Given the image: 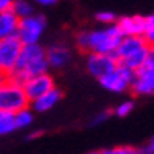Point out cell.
Returning a JSON list of instances; mask_svg holds the SVG:
<instances>
[{"label":"cell","instance_id":"obj_1","mask_svg":"<svg viewBox=\"0 0 154 154\" xmlns=\"http://www.w3.org/2000/svg\"><path fill=\"white\" fill-rule=\"evenodd\" d=\"M47 61H46V49L41 44L22 46L16 61L14 69L6 75L10 80L24 85L25 80L47 72Z\"/></svg>","mask_w":154,"mask_h":154},{"label":"cell","instance_id":"obj_2","mask_svg":"<svg viewBox=\"0 0 154 154\" xmlns=\"http://www.w3.org/2000/svg\"><path fill=\"white\" fill-rule=\"evenodd\" d=\"M152 46L148 44L142 36H126L116 46L113 57L116 58L118 65L124 66L129 71H137L140 66H143L146 60L152 57Z\"/></svg>","mask_w":154,"mask_h":154},{"label":"cell","instance_id":"obj_3","mask_svg":"<svg viewBox=\"0 0 154 154\" xmlns=\"http://www.w3.org/2000/svg\"><path fill=\"white\" fill-rule=\"evenodd\" d=\"M123 39L116 25H110L101 30H83L75 36V43L80 51L88 54H113L116 46Z\"/></svg>","mask_w":154,"mask_h":154},{"label":"cell","instance_id":"obj_4","mask_svg":"<svg viewBox=\"0 0 154 154\" xmlns=\"http://www.w3.org/2000/svg\"><path fill=\"white\" fill-rule=\"evenodd\" d=\"M27 107H30V101L27 99L22 85L6 77V80L0 83V110L17 113Z\"/></svg>","mask_w":154,"mask_h":154},{"label":"cell","instance_id":"obj_5","mask_svg":"<svg viewBox=\"0 0 154 154\" xmlns=\"http://www.w3.org/2000/svg\"><path fill=\"white\" fill-rule=\"evenodd\" d=\"M47 20L43 14H32L29 17L19 19L16 38L22 46L39 44V39L46 30Z\"/></svg>","mask_w":154,"mask_h":154},{"label":"cell","instance_id":"obj_6","mask_svg":"<svg viewBox=\"0 0 154 154\" xmlns=\"http://www.w3.org/2000/svg\"><path fill=\"white\" fill-rule=\"evenodd\" d=\"M129 90L135 96H149L154 93V55L146 60L143 66L132 72Z\"/></svg>","mask_w":154,"mask_h":154},{"label":"cell","instance_id":"obj_7","mask_svg":"<svg viewBox=\"0 0 154 154\" xmlns=\"http://www.w3.org/2000/svg\"><path fill=\"white\" fill-rule=\"evenodd\" d=\"M22 44L16 36L0 39V72L8 75L16 66Z\"/></svg>","mask_w":154,"mask_h":154},{"label":"cell","instance_id":"obj_8","mask_svg":"<svg viewBox=\"0 0 154 154\" xmlns=\"http://www.w3.org/2000/svg\"><path fill=\"white\" fill-rule=\"evenodd\" d=\"M131 82H132V71H129V69H126L124 66H120V65L110 74L99 79L101 87L112 93H123L126 90H129Z\"/></svg>","mask_w":154,"mask_h":154},{"label":"cell","instance_id":"obj_9","mask_svg":"<svg viewBox=\"0 0 154 154\" xmlns=\"http://www.w3.org/2000/svg\"><path fill=\"white\" fill-rule=\"evenodd\" d=\"M118 66V61L113 54H88L87 57V69L97 80L104 75L110 74Z\"/></svg>","mask_w":154,"mask_h":154},{"label":"cell","instance_id":"obj_10","mask_svg":"<svg viewBox=\"0 0 154 154\" xmlns=\"http://www.w3.org/2000/svg\"><path fill=\"white\" fill-rule=\"evenodd\" d=\"M22 88L25 91L27 99L33 102L39 96H43L47 91H51L52 88H55V80L51 74L46 72V74H41V75H36V77H32V79L25 80Z\"/></svg>","mask_w":154,"mask_h":154},{"label":"cell","instance_id":"obj_11","mask_svg":"<svg viewBox=\"0 0 154 154\" xmlns=\"http://www.w3.org/2000/svg\"><path fill=\"white\" fill-rule=\"evenodd\" d=\"M116 29L120 30L121 36H142L145 29V16H121L116 20Z\"/></svg>","mask_w":154,"mask_h":154},{"label":"cell","instance_id":"obj_12","mask_svg":"<svg viewBox=\"0 0 154 154\" xmlns=\"http://www.w3.org/2000/svg\"><path fill=\"white\" fill-rule=\"evenodd\" d=\"M46 61L49 68H65L71 61V51L65 44H52L46 49Z\"/></svg>","mask_w":154,"mask_h":154},{"label":"cell","instance_id":"obj_13","mask_svg":"<svg viewBox=\"0 0 154 154\" xmlns=\"http://www.w3.org/2000/svg\"><path fill=\"white\" fill-rule=\"evenodd\" d=\"M63 97V91L60 88H52L51 91H47L46 94L39 96L38 99H35L33 102H30L32 110L33 112H38V113H44V112H49L51 109H54L57 104L61 101Z\"/></svg>","mask_w":154,"mask_h":154},{"label":"cell","instance_id":"obj_14","mask_svg":"<svg viewBox=\"0 0 154 154\" xmlns=\"http://www.w3.org/2000/svg\"><path fill=\"white\" fill-rule=\"evenodd\" d=\"M17 25H19V19L13 14V11L0 13V39L16 36Z\"/></svg>","mask_w":154,"mask_h":154},{"label":"cell","instance_id":"obj_15","mask_svg":"<svg viewBox=\"0 0 154 154\" xmlns=\"http://www.w3.org/2000/svg\"><path fill=\"white\" fill-rule=\"evenodd\" d=\"M11 11L17 19H24V17H29V16L35 14L33 5L30 2H27V0H13Z\"/></svg>","mask_w":154,"mask_h":154},{"label":"cell","instance_id":"obj_16","mask_svg":"<svg viewBox=\"0 0 154 154\" xmlns=\"http://www.w3.org/2000/svg\"><path fill=\"white\" fill-rule=\"evenodd\" d=\"M16 131L14 124V113L0 110V135H8Z\"/></svg>","mask_w":154,"mask_h":154},{"label":"cell","instance_id":"obj_17","mask_svg":"<svg viewBox=\"0 0 154 154\" xmlns=\"http://www.w3.org/2000/svg\"><path fill=\"white\" fill-rule=\"evenodd\" d=\"M33 123V110L30 107H27L24 110H19L17 113H14V124L16 129H25L32 126Z\"/></svg>","mask_w":154,"mask_h":154},{"label":"cell","instance_id":"obj_18","mask_svg":"<svg viewBox=\"0 0 154 154\" xmlns=\"http://www.w3.org/2000/svg\"><path fill=\"white\" fill-rule=\"evenodd\" d=\"M142 38L146 41L148 44L152 46L154 43V16H145V29H143V35Z\"/></svg>","mask_w":154,"mask_h":154},{"label":"cell","instance_id":"obj_19","mask_svg":"<svg viewBox=\"0 0 154 154\" xmlns=\"http://www.w3.org/2000/svg\"><path fill=\"white\" fill-rule=\"evenodd\" d=\"M96 20L97 22H101L104 25H115L116 20H118V16L115 14L113 11H99L96 13Z\"/></svg>","mask_w":154,"mask_h":154},{"label":"cell","instance_id":"obj_20","mask_svg":"<svg viewBox=\"0 0 154 154\" xmlns=\"http://www.w3.org/2000/svg\"><path fill=\"white\" fill-rule=\"evenodd\" d=\"M132 110H134V101H124L115 109V113H116V116L124 118V116L131 115Z\"/></svg>","mask_w":154,"mask_h":154},{"label":"cell","instance_id":"obj_21","mask_svg":"<svg viewBox=\"0 0 154 154\" xmlns=\"http://www.w3.org/2000/svg\"><path fill=\"white\" fill-rule=\"evenodd\" d=\"M104 154H132L134 148L132 146H115L110 149H102Z\"/></svg>","mask_w":154,"mask_h":154},{"label":"cell","instance_id":"obj_22","mask_svg":"<svg viewBox=\"0 0 154 154\" xmlns=\"http://www.w3.org/2000/svg\"><path fill=\"white\" fill-rule=\"evenodd\" d=\"M135 151L137 154H154V140L151 138L149 142H146L140 148H135Z\"/></svg>","mask_w":154,"mask_h":154},{"label":"cell","instance_id":"obj_23","mask_svg":"<svg viewBox=\"0 0 154 154\" xmlns=\"http://www.w3.org/2000/svg\"><path fill=\"white\" fill-rule=\"evenodd\" d=\"M109 116H110V112H102V113H97L91 120V123H90V124H91V126H97V124H101V123L106 121Z\"/></svg>","mask_w":154,"mask_h":154},{"label":"cell","instance_id":"obj_24","mask_svg":"<svg viewBox=\"0 0 154 154\" xmlns=\"http://www.w3.org/2000/svg\"><path fill=\"white\" fill-rule=\"evenodd\" d=\"M11 6H13V0H0V13L11 11Z\"/></svg>","mask_w":154,"mask_h":154},{"label":"cell","instance_id":"obj_25","mask_svg":"<svg viewBox=\"0 0 154 154\" xmlns=\"http://www.w3.org/2000/svg\"><path fill=\"white\" fill-rule=\"evenodd\" d=\"M58 0H36V3L41 5V6H54L57 5Z\"/></svg>","mask_w":154,"mask_h":154},{"label":"cell","instance_id":"obj_26","mask_svg":"<svg viewBox=\"0 0 154 154\" xmlns=\"http://www.w3.org/2000/svg\"><path fill=\"white\" fill-rule=\"evenodd\" d=\"M39 135H41V132H33V134L29 135V140H32V138H35V137H39Z\"/></svg>","mask_w":154,"mask_h":154},{"label":"cell","instance_id":"obj_27","mask_svg":"<svg viewBox=\"0 0 154 154\" xmlns=\"http://www.w3.org/2000/svg\"><path fill=\"white\" fill-rule=\"evenodd\" d=\"M88 154H104V151H91V152H88Z\"/></svg>","mask_w":154,"mask_h":154},{"label":"cell","instance_id":"obj_28","mask_svg":"<svg viewBox=\"0 0 154 154\" xmlns=\"http://www.w3.org/2000/svg\"><path fill=\"white\" fill-rule=\"evenodd\" d=\"M132 154H137V151H135V148H134V151H132Z\"/></svg>","mask_w":154,"mask_h":154}]
</instances>
